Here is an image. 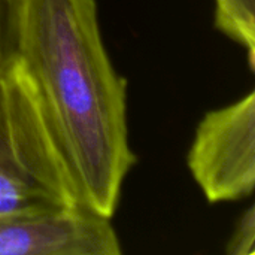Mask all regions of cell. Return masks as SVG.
Here are the masks:
<instances>
[{"mask_svg":"<svg viewBox=\"0 0 255 255\" xmlns=\"http://www.w3.org/2000/svg\"><path fill=\"white\" fill-rule=\"evenodd\" d=\"M215 28L239 43L248 55V64H255V0H214Z\"/></svg>","mask_w":255,"mask_h":255,"instance_id":"5b68a950","label":"cell"},{"mask_svg":"<svg viewBox=\"0 0 255 255\" xmlns=\"http://www.w3.org/2000/svg\"><path fill=\"white\" fill-rule=\"evenodd\" d=\"M111 218L76 206L0 217V255H120Z\"/></svg>","mask_w":255,"mask_h":255,"instance_id":"277c9868","label":"cell"},{"mask_svg":"<svg viewBox=\"0 0 255 255\" xmlns=\"http://www.w3.org/2000/svg\"><path fill=\"white\" fill-rule=\"evenodd\" d=\"M28 0H0V75L19 63Z\"/></svg>","mask_w":255,"mask_h":255,"instance_id":"8992f818","label":"cell"},{"mask_svg":"<svg viewBox=\"0 0 255 255\" xmlns=\"http://www.w3.org/2000/svg\"><path fill=\"white\" fill-rule=\"evenodd\" d=\"M19 63L85 208L114 217L136 163L127 88L105 48L96 0H28Z\"/></svg>","mask_w":255,"mask_h":255,"instance_id":"6da1fadb","label":"cell"},{"mask_svg":"<svg viewBox=\"0 0 255 255\" xmlns=\"http://www.w3.org/2000/svg\"><path fill=\"white\" fill-rule=\"evenodd\" d=\"M84 206L37 91L18 63L0 75V217Z\"/></svg>","mask_w":255,"mask_h":255,"instance_id":"7a4b0ae2","label":"cell"},{"mask_svg":"<svg viewBox=\"0 0 255 255\" xmlns=\"http://www.w3.org/2000/svg\"><path fill=\"white\" fill-rule=\"evenodd\" d=\"M255 209L250 206L235 226L227 241L226 253L229 255H254L255 253Z\"/></svg>","mask_w":255,"mask_h":255,"instance_id":"52a82bcc","label":"cell"},{"mask_svg":"<svg viewBox=\"0 0 255 255\" xmlns=\"http://www.w3.org/2000/svg\"><path fill=\"white\" fill-rule=\"evenodd\" d=\"M209 203L236 202L255 187V93L205 114L187 155Z\"/></svg>","mask_w":255,"mask_h":255,"instance_id":"3957f363","label":"cell"}]
</instances>
